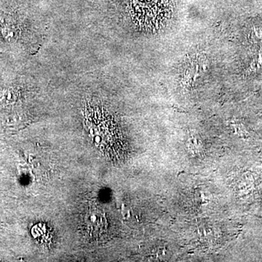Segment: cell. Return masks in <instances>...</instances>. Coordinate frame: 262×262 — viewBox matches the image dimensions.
I'll use <instances>...</instances> for the list:
<instances>
[{
  "label": "cell",
  "instance_id": "obj_2",
  "mask_svg": "<svg viewBox=\"0 0 262 262\" xmlns=\"http://www.w3.org/2000/svg\"><path fill=\"white\" fill-rule=\"evenodd\" d=\"M84 222L87 225L93 224V225L86 227L88 230L94 232L93 235H94L95 234H98V231L99 232V231H101V229L103 228L102 215L99 214V211H98L97 210H95V211L93 210V212L89 211V213H87Z\"/></svg>",
  "mask_w": 262,
  "mask_h": 262
},
{
  "label": "cell",
  "instance_id": "obj_1",
  "mask_svg": "<svg viewBox=\"0 0 262 262\" xmlns=\"http://www.w3.org/2000/svg\"><path fill=\"white\" fill-rule=\"evenodd\" d=\"M86 125L94 136V140L103 151L110 154H115L120 151V146L115 144V139L113 133H107L110 130L107 126L108 121L106 117L99 108L93 107L91 111L86 112Z\"/></svg>",
  "mask_w": 262,
  "mask_h": 262
}]
</instances>
